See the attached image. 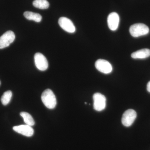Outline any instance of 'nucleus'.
Listing matches in <instances>:
<instances>
[{
  "label": "nucleus",
  "mask_w": 150,
  "mask_h": 150,
  "mask_svg": "<svg viewBox=\"0 0 150 150\" xmlns=\"http://www.w3.org/2000/svg\"><path fill=\"white\" fill-rule=\"evenodd\" d=\"M93 108L96 111H100L104 110L106 107V99L102 94L97 93L93 96Z\"/></svg>",
  "instance_id": "nucleus-3"
},
{
  "label": "nucleus",
  "mask_w": 150,
  "mask_h": 150,
  "mask_svg": "<svg viewBox=\"0 0 150 150\" xmlns=\"http://www.w3.org/2000/svg\"><path fill=\"white\" fill-rule=\"evenodd\" d=\"M95 67L98 71L104 74H110L112 70L111 64L104 59L97 60L95 63Z\"/></svg>",
  "instance_id": "nucleus-6"
},
{
  "label": "nucleus",
  "mask_w": 150,
  "mask_h": 150,
  "mask_svg": "<svg viewBox=\"0 0 150 150\" xmlns=\"http://www.w3.org/2000/svg\"><path fill=\"white\" fill-rule=\"evenodd\" d=\"M150 56V50L144 48L134 52L131 54V56L134 59H144Z\"/></svg>",
  "instance_id": "nucleus-11"
},
{
  "label": "nucleus",
  "mask_w": 150,
  "mask_h": 150,
  "mask_svg": "<svg viewBox=\"0 0 150 150\" xmlns=\"http://www.w3.org/2000/svg\"><path fill=\"white\" fill-rule=\"evenodd\" d=\"M13 130L17 133L27 137H31L34 134V130L32 126L28 125H21L15 126Z\"/></svg>",
  "instance_id": "nucleus-10"
},
{
  "label": "nucleus",
  "mask_w": 150,
  "mask_h": 150,
  "mask_svg": "<svg viewBox=\"0 0 150 150\" xmlns=\"http://www.w3.org/2000/svg\"><path fill=\"white\" fill-rule=\"evenodd\" d=\"M147 90L148 92L150 93V81L148 82L147 85Z\"/></svg>",
  "instance_id": "nucleus-16"
},
{
  "label": "nucleus",
  "mask_w": 150,
  "mask_h": 150,
  "mask_svg": "<svg viewBox=\"0 0 150 150\" xmlns=\"http://www.w3.org/2000/svg\"><path fill=\"white\" fill-rule=\"evenodd\" d=\"M33 4L35 7L40 9H46L49 6V3L47 0H34Z\"/></svg>",
  "instance_id": "nucleus-14"
},
{
  "label": "nucleus",
  "mask_w": 150,
  "mask_h": 150,
  "mask_svg": "<svg viewBox=\"0 0 150 150\" xmlns=\"http://www.w3.org/2000/svg\"><path fill=\"white\" fill-rule=\"evenodd\" d=\"M41 100L46 107L49 109H54L56 107L57 101L53 92L49 89L44 91L41 95Z\"/></svg>",
  "instance_id": "nucleus-1"
},
{
  "label": "nucleus",
  "mask_w": 150,
  "mask_h": 150,
  "mask_svg": "<svg viewBox=\"0 0 150 150\" xmlns=\"http://www.w3.org/2000/svg\"><path fill=\"white\" fill-rule=\"evenodd\" d=\"M23 15L28 20L33 21L36 22H40L42 20V16L40 14L35 13L32 12H25Z\"/></svg>",
  "instance_id": "nucleus-12"
},
{
  "label": "nucleus",
  "mask_w": 150,
  "mask_h": 150,
  "mask_svg": "<svg viewBox=\"0 0 150 150\" xmlns=\"http://www.w3.org/2000/svg\"><path fill=\"white\" fill-rule=\"evenodd\" d=\"M15 39V35L11 30L5 33L0 37V49L6 48L13 42Z\"/></svg>",
  "instance_id": "nucleus-5"
},
{
  "label": "nucleus",
  "mask_w": 150,
  "mask_h": 150,
  "mask_svg": "<svg viewBox=\"0 0 150 150\" xmlns=\"http://www.w3.org/2000/svg\"><path fill=\"white\" fill-rule=\"evenodd\" d=\"M120 18L118 13L112 12L109 14L107 18L108 25L110 30L115 31L118 28Z\"/></svg>",
  "instance_id": "nucleus-9"
},
{
  "label": "nucleus",
  "mask_w": 150,
  "mask_h": 150,
  "mask_svg": "<svg viewBox=\"0 0 150 150\" xmlns=\"http://www.w3.org/2000/svg\"><path fill=\"white\" fill-rule=\"evenodd\" d=\"M59 24L62 29L67 32L74 33L76 31V28L72 21L67 18H60L59 19Z\"/></svg>",
  "instance_id": "nucleus-8"
},
{
  "label": "nucleus",
  "mask_w": 150,
  "mask_h": 150,
  "mask_svg": "<svg viewBox=\"0 0 150 150\" xmlns=\"http://www.w3.org/2000/svg\"><path fill=\"white\" fill-rule=\"evenodd\" d=\"M12 95V92L11 91H8L4 93L2 96L1 98V102L3 105H6L9 103Z\"/></svg>",
  "instance_id": "nucleus-15"
},
{
  "label": "nucleus",
  "mask_w": 150,
  "mask_h": 150,
  "mask_svg": "<svg viewBox=\"0 0 150 150\" xmlns=\"http://www.w3.org/2000/svg\"><path fill=\"white\" fill-rule=\"evenodd\" d=\"M1 81H0V85H1Z\"/></svg>",
  "instance_id": "nucleus-17"
},
{
  "label": "nucleus",
  "mask_w": 150,
  "mask_h": 150,
  "mask_svg": "<svg viewBox=\"0 0 150 150\" xmlns=\"http://www.w3.org/2000/svg\"><path fill=\"white\" fill-rule=\"evenodd\" d=\"M20 115L23 118L25 123L26 125L31 126H34L35 121L29 113L27 112H22L20 113Z\"/></svg>",
  "instance_id": "nucleus-13"
},
{
  "label": "nucleus",
  "mask_w": 150,
  "mask_h": 150,
  "mask_svg": "<svg viewBox=\"0 0 150 150\" xmlns=\"http://www.w3.org/2000/svg\"><path fill=\"white\" fill-rule=\"evenodd\" d=\"M129 32L133 37H139L148 34L149 32V29L144 23H136L130 27Z\"/></svg>",
  "instance_id": "nucleus-2"
},
{
  "label": "nucleus",
  "mask_w": 150,
  "mask_h": 150,
  "mask_svg": "<svg viewBox=\"0 0 150 150\" xmlns=\"http://www.w3.org/2000/svg\"><path fill=\"white\" fill-rule=\"evenodd\" d=\"M34 61L35 66L38 70L44 71L48 69V64L47 59L41 53H37L35 54Z\"/></svg>",
  "instance_id": "nucleus-7"
},
{
  "label": "nucleus",
  "mask_w": 150,
  "mask_h": 150,
  "mask_svg": "<svg viewBox=\"0 0 150 150\" xmlns=\"http://www.w3.org/2000/svg\"><path fill=\"white\" fill-rule=\"evenodd\" d=\"M137 117V113L135 110L133 109H128L122 115L121 122L124 126L129 127L132 125Z\"/></svg>",
  "instance_id": "nucleus-4"
}]
</instances>
